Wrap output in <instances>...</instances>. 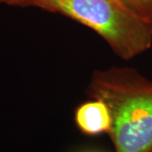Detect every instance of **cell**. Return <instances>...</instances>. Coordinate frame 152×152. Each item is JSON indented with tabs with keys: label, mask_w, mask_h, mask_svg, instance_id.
Returning a JSON list of instances; mask_svg holds the SVG:
<instances>
[{
	"label": "cell",
	"mask_w": 152,
	"mask_h": 152,
	"mask_svg": "<svg viewBox=\"0 0 152 152\" xmlns=\"http://www.w3.org/2000/svg\"><path fill=\"white\" fill-rule=\"evenodd\" d=\"M109 107L116 152L152 151V82L129 67L96 70L88 88Z\"/></svg>",
	"instance_id": "1"
},
{
	"label": "cell",
	"mask_w": 152,
	"mask_h": 152,
	"mask_svg": "<svg viewBox=\"0 0 152 152\" xmlns=\"http://www.w3.org/2000/svg\"><path fill=\"white\" fill-rule=\"evenodd\" d=\"M38 8L91 28L122 59H131L151 48L152 24L120 0H42Z\"/></svg>",
	"instance_id": "2"
},
{
	"label": "cell",
	"mask_w": 152,
	"mask_h": 152,
	"mask_svg": "<svg viewBox=\"0 0 152 152\" xmlns=\"http://www.w3.org/2000/svg\"><path fill=\"white\" fill-rule=\"evenodd\" d=\"M78 129L87 135L107 133L112 126V116L107 105L103 101L94 98L80 105L75 113Z\"/></svg>",
	"instance_id": "3"
},
{
	"label": "cell",
	"mask_w": 152,
	"mask_h": 152,
	"mask_svg": "<svg viewBox=\"0 0 152 152\" xmlns=\"http://www.w3.org/2000/svg\"><path fill=\"white\" fill-rule=\"evenodd\" d=\"M138 16L152 24V0H120Z\"/></svg>",
	"instance_id": "4"
},
{
	"label": "cell",
	"mask_w": 152,
	"mask_h": 152,
	"mask_svg": "<svg viewBox=\"0 0 152 152\" xmlns=\"http://www.w3.org/2000/svg\"><path fill=\"white\" fill-rule=\"evenodd\" d=\"M42 0H0V4L7 5L20 6V7H28L33 6L37 7Z\"/></svg>",
	"instance_id": "5"
},
{
	"label": "cell",
	"mask_w": 152,
	"mask_h": 152,
	"mask_svg": "<svg viewBox=\"0 0 152 152\" xmlns=\"http://www.w3.org/2000/svg\"><path fill=\"white\" fill-rule=\"evenodd\" d=\"M151 152H152V151H151Z\"/></svg>",
	"instance_id": "6"
}]
</instances>
